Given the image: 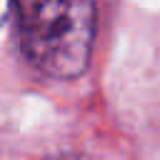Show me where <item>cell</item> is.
<instances>
[{"mask_svg": "<svg viewBox=\"0 0 160 160\" xmlns=\"http://www.w3.org/2000/svg\"><path fill=\"white\" fill-rule=\"evenodd\" d=\"M25 58L45 75L85 72L95 42V0H10Z\"/></svg>", "mask_w": 160, "mask_h": 160, "instance_id": "6da1fadb", "label": "cell"}]
</instances>
